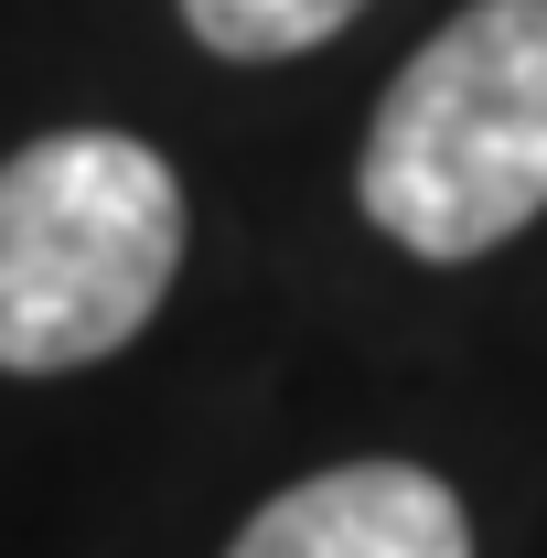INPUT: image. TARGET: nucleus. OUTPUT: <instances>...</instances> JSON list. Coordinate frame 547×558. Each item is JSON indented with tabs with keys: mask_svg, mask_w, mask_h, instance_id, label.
<instances>
[{
	"mask_svg": "<svg viewBox=\"0 0 547 558\" xmlns=\"http://www.w3.org/2000/svg\"><path fill=\"white\" fill-rule=\"evenodd\" d=\"M354 205L429 269L494 258L547 215V0H473L376 97Z\"/></svg>",
	"mask_w": 547,
	"mask_h": 558,
	"instance_id": "nucleus-1",
	"label": "nucleus"
},
{
	"mask_svg": "<svg viewBox=\"0 0 547 558\" xmlns=\"http://www.w3.org/2000/svg\"><path fill=\"white\" fill-rule=\"evenodd\" d=\"M172 11H183V33L205 54H226V65H290V54L333 44L365 0H172Z\"/></svg>",
	"mask_w": 547,
	"mask_h": 558,
	"instance_id": "nucleus-4",
	"label": "nucleus"
},
{
	"mask_svg": "<svg viewBox=\"0 0 547 558\" xmlns=\"http://www.w3.org/2000/svg\"><path fill=\"white\" fill-rule=\"evenodd\" d=\"M226 558H473V515L418 462H333L269 494Z\"/></svg>",
	"mask_w": 547,
	"mask_h": 558,
	"instance_id": "nucleus-3",
	"label": "nucleus"
},
{
	"mask_svg": "<svg viewBox=\"0 0 547 558\" xmlns=\"http://www.w3.org/2000/svg\"><path fill=\"white\" fill-rule=\"evenodd\" d=\"M183 279V172L130 130H44L0 161V376H75Z\"/></svg>",
	"mask_w": 547,
	"mask_h": 558,
	"instance_id": "nucleus-2",
	"label": "nucleus"
}]
</instances>
